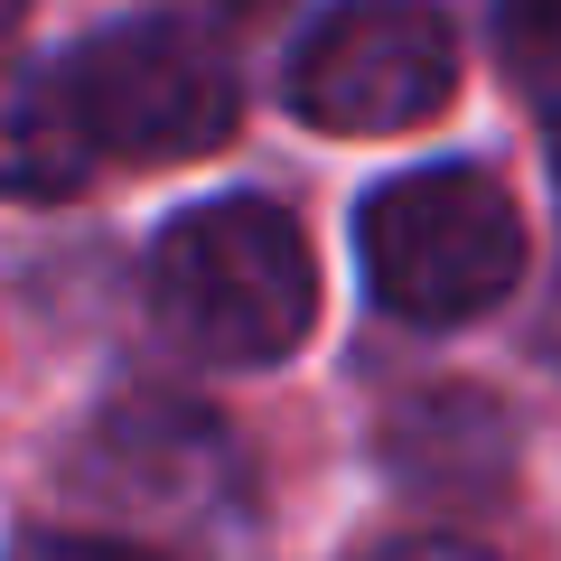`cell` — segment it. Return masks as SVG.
Segmentation results:
<instances>
[{
	"label": "cell",
	"instance_id": "obj_3",
	"mask_svg": "<svg viewBox=\"0 0 561 561\" xmlns=\"http://www.w3.org/2000/svg\"><path fill=\"white\" fill-rule=\"evenodd\" d=\"M47 66H57V94H66L84 160H197L243 113L225 47L187 20L94 28Z\"/></svg>",
	"mask_w": 561,
	"mask_h": 561
},
{
	"label": "cell",
	"instance_id": "obj_1",
	"mask_svg": "<svg viewBox=\"0 0 561 561\" xmlns=\"http://www.w3.org/2000/svg\"><path fill=\"white\" fill-rule=\"evenodd\" d=\"M150 319L197 365H272L319 319V262L272 197L187 206L150 243Z\"/></svg>",
	"mask_w": 561,
	"mask_h": 561
},
{
	"label": "cell",
	"instance_id": "obj_4",
	"mask_svg": "<svg viewBox=\"0 0 561 561\" xmlns=\"http://www.w3.org/2000/svg\"><path fill=\"white\" fill-rule=\"evenodd\" d=\"M449 94H459V38L449 20L402 10V0L328 10L290 47V113L319 131H412Z\"/></svg>",
	"mask_w": 561,
	"mask_h": 561
},
{
	"label": "cell",
	"instance_id": "obj_9",
	"mask_svg": "<svg viewBox=\"0 0 561 561\" xmlns=\"http://www.w3.org/2000/svg\"><path fill=\"white\" fill-rule=\"evenodd\" d=\"M10 28H20V20H10V10H0V38H10Z\"/></svg>",
	"mask_w": 561,
	"mask_h": 561
},
{
	"label": "cell",
	"instance_id": "obj_2",
	"mask_svg": "<svg viewBox=\"0 0 561 561\" xmlns=\"http://www.w3.org/2000/svg\"><path fill=\"white\" fill-rule=\"evenodd\" d=\"M356 262L393 319L468 328L524 280V216L486 169H402L365 197Z\"/></svg>",
	"mask_w": 561,
	"mask_h": 561
},
{
	"label": "cell",
	"instance_id": "obj_6",
	"mask_svg": "<svg viewBox=\"0 0 561 561\" xmlns=\"http://www.w3.org/2000/svg\"><path fill=\"white\" fill-rule=\"evenodd\" d=\"M496 47H505V66H515V84L561 122V10H505Z\"/></svg>",
	"mask_w": 561,
	"mask_h": 561
},
{
	"label": "cell",
	"instance_id": "obj_5",
	"mask_svg": "<svg viewBox=\"0 0 561 561\" xmlns=\"http://www.w3.org/2000/svg\"><path fill=\"white\" fill-rule=\"evenodd\" d=\"M84 169L94 160L66 122L57 66H10L0 76V197H66Z\"/></svg>",
	"mask_w": 561,
	"mask_h": 561
},
{
	"label": "cell",
	"instance_id": "obj_7",
	"mask_svg": "<svg viewBox=\"0 0 561 561\" xmlns=\"http://www.w3.org/2000/svg\"><path fill=\"white\" fill-rule=\"evenodd\" d=\"M10 561H150V552H140V542H113V534H57V524H47V534L10 542Z\"/></svg>",
	"mask_w": 561,
	"mask_h": 561
},
{
	"label": "cell",
	"instance_id": "obj_8",
	"mask_svg": "<svg viewBox=\"0 0 561 561\" xmlns=\"http://www.w3.org/2000/svg\"><path fill=\"white\" fill-rule=\"evenodd\" d=\"M375 561H496V552H478V542H449V534H412V542H383Z\"/></svg>",
	"mask_w": 561,
	"mask_h": 561
}]
</instances>
